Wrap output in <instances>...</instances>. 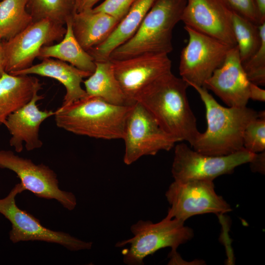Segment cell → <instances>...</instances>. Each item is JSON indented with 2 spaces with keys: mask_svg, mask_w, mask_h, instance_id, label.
Masks as SVG:
<instances>
[{
  "mask_svg": "<svg viewBox=\"0 0 265 265\" xmlns=\"http://www.w3.org/2000/svg\"><path fill=\"white\" fill-rule=\"evenodd\" d=\"M188 86L171 71L142 89L134 101L140 103L166 133L179 142L187 141L191 147L200 132L186 95Z\"/></svg>",
  "mask_w": 265,
  "mask_h": 265,
  "instance_id": "1",
  "label": "cell"
},
{
  "mask_svg": "<svg viewBox=\"0 0 265 265\" xmlns=\"http://www.w3.org/2000/svg\"><path fill=\"white\" fill-rule=\"evenodd\" d=\"M198 92L206 108L207 127L199 132L191 146L202 154L225 156L243 148V135L248 124L259 112L247 107L220 105L204 86L190 84Z\"/></svg>",
  "mask_w": 265,
  "mask_h": 265,
  "instance_id": "2",
  "label": "cell"
},
{
  "mask_svg": "<svg viewBox=\"0 0 265 265\" xmlns=\"http://www.w3.org/2000/svg\"><path fill=\"white\" fill-rule=\"evenodd\" d=\"M131 106H117L86 97L55 111L57 127L75 134L112 140L122 139Z\"/></svg>",
  "mask_w": 265,
  "mask_h": 265,
  "instance_id": "3",
  "label": "cell"
},
{
  "mask_svg": "<svg viewBox=\"0 0 265 265\" xmlns=\"http://www.w3.org/2000/svg\"><path fill=\"white\" fill-rule=\"evenodd\" d=\"M187 0H155L134 35L115 49L108 59L145 53L168 54L173 50V29L181 21Z\"/></svg>",
  "mask_w": 265,
  "mask_h": 265,
  "instance_id": "4",
  "label": "cell"
},
{
  "mask_svg": "<svg viewBox=\"0 0 265 265\" xmlns=\"http://www.w3.org/2000/svg\"><path fill=\"white\" fill-rule=\"evenodd\" d=\"M131 231L132 238L115 244L117 247L130 245L122 252L123 262L128 265H144V258L161 248L170 247L175 252L194 236L193 230L185 222L166 216L157 223L140 220L131 226Z\"/></svg>",
  "mask_w": 265,
  "mask_h": 265,
  "instance_id": "5",
  "label": "cell"
},
{
  "mask_svg": "<svg viewBox=\"0 0 265 265\" xmlns=\"http://www.w3.org/2000/svg\"><path fill=\"white\" fill-rule=\"evenodd\" d=\"M25 191L21 184H17L5 197L0 199V213L11 224L10 240L20 241H42L60 244L71 251L89 250L93 243L77 238L61 231H55L43 226L39 219L20 209L16 205V196Z\"/></svg>",
  "mask_w": 265,
  "mask_h": 265,
  "instance_id": "6",
  "label": "cell"
},
{
  "mask_svg": "<svg viewBox=\"0 0 265 265\" xmlns=\"http://www.w3.org/2000/svg\"><path fill=\"white\" fill-rule=\"evenodd\" d=\"M255 155L244 148L234 153L214 156L207 155L181 143L175 146L171 173L175 181H212L232 173L238 166L249 163Z\"/></svg>",
  "mask_w": 265,
  "mask_h": 265,
  "instance_id": "7",
  "label": "cell"
},
{
  "mask_svg": "<svg viewBox=\"0 0 265 265\" xmlns=\"http://www.w3.org/2000/svg\"><path fill=\"white\" fill-rule=\"evenodd\" d=\"M124 162L130 165L144 156L169 151L178 140L166 133L139 103L133 105L127 118L124 134Z\"/></svg>",
  "mask_w": 265,
  "mask_h": 265,
  "instance_id": "8",
  "label": "cell"
},
{
  "mask_svg": "<svg viewBox=\"0 0 265 265\" xmlns=\"http://www.w3.org/2000/svg\"><path fill=\"white\" fill-rule=\"evenodd\" d=\"M170 205L166 217L185 222L195 215L223 214L232 211L229 204L214 190L212 181H174L165 193Z\"/></svg>",
  "mask_w": 265,
  "mask_h": 265,
  "instance_id": "9",
  "label": "cell"
},
{
  "mask_svg": "<svg viewBox=\"0 0 265 265\" xmlns=\"http://www.w3.org/2000/svg\"><path fill=\"white\" fill-rule=\"evenodd\" d=\"M48 19L32 22L13 37L1 41L5 72L12 74L33 65L41 48L61 41L66 28Z\"/></svg>",
  "mask_w": 265,
  "mask_h": 265,
  "instance_id": "10",
  "label": "cell"
},
{
  "mask_svg": "<svg viewBox=\"0 0 265 265\" xmlns=\"http://www.w3.org/2000/svg\"><path fill=\"white\" fill-rule=\"evenodd\" d=\"M187 45L182 49L179 74L188 84L204 86L205 81L223 63L232 47L187 26Z\"/></svg>",
  "mask_w": 265,
  "mask_h": 265,
  "instance_id": "11",
  "label": "cell"
},
{
  "mask_svg": "<svg viewBox=\"0 0 265 265\" xmlns=\"http://www.w3.org/2000/svg\"><path fill=\"white\" fill-rule=\"evenodd\" d=\"M0 168L14 172L25 190L30 191L37 197L54 199L69 211L75 208V195L60 189L56 174L48 166L43 163L36 164L12 151L0 150Z\"/></svg>",
  "mask_w": 265,
  "mask_h": 265,
  "instance_id": "12",
  "label": "cell"
},
{
  "mask_svg": "<svg viewBox=\"0 0 265 265\" xmlns=\"http://www.w3.org/2000/svg\"><path fill=\"white\" fill-rule=\"evenodd\" d=\"M233 12L224 0H187L181 21L185 26L234 47L237 43Z\"/></svg>",
  "mask_w": 265,
  "mask_h": 265,
  "instance_id": "13",
  "label": "cell"
},
{
  "mask_svg": "<svg viewBox=\"0 0 265 265\" xmlns=\"http://www.w3.org/2000/svg\"><path fill=\"white\" fill-rule=\"evenodd\" d=\"M115 77L133 104L137 94L162 75L171 71L168 54L145 53L120 60L109 59Z\"/></svg>",
  "mask_w": 265,
  "mask_h": 265,
  "instance_id": "14",
  "label": "cell"
},
{
  "mask_svg": "<svg viewBox=\"0 0 265 265\" xmlns=\"http://www.w3.org/2000/svg\"><path fill=\"white\" fill-rule=\"evenodd\" d=\"M250 83L236 45L230 49L222 64L205 81L204 87L228 106L243 107L249 100Z\"/></svg>",
  "mask_w": 265,
  "mask_h": 265,
  "instance_id": "15",
  "label": "cell"
},
{
  "mask_svg": "<svg viewBox=\"0 0 265 265\" xmlns=\"http://www.w3.org/2000/svg\"><path fill=\"white\" fill-rule=\"evenodd\" d=\"M44 98L38 92H35L27 103L9 115L5 121L4 125L11 136L10 145L17 153L23 151L24 144L29 151L43 146L39 135L40 127L46 119L55 114V111L39 108L37 103Z\"/></svg>",
  "mask_w": 265,
  "mask_h": 265,
  "instance_id": "16",
  "label": "cell"
},
{
  "mask_svg": "<svg viewBox=\"0 0 265 265\" xmlns=\"http://www.w3.org/2000/svg\"><path fill=\"white\" fill-rule=\"evenodd\" d=\"M13 75L38 76L54 79L65 87L66 93L61 106H65L87 96L81 84L92 73L81 70L58 59L46 58L31 67L12 74Z\"/></svg>",
  "mask_w": 265,
  "mask_h": 265,
  "instance_id": "17",
  "label": "cell"
},
{
  "mask_svg": "<svg viewBox=\"0 0 265 265\" xmlns=\"http://www.w3.org/2000/svg\"><path fill=\"white\" fill-rule=\"evenodd\" d=\"M155 0H136L109 36L87 52L95 61L108 60L111 53L136 32Z\"/></svg>",
  "mask_w": 265,
  "mask_h": 265,
  "instance_id": "18",
  "label": "cell"
},
{
  "mask_svg": "<svg viewBox=\"0 0 265 265\" xmlns=\"http://www.w3.org/2000/svg\"><path fill=\"white\" fill-rule=\"evenodd\" d=\"M42 84L30 75H13L5 72L0 78V126L9 115L27 103Z\"/></svg>",
  "mask_w": 265,
  "mask_h": 265,
  "instance_id": "19",
  "label": "cell"
},
{
  "mask_svg": "<svg viewBox=\"0 0 265 265\" xmlns=\"http://www.w3.org/2000/svg\"><path fill=\"white\" fill-rule=\"evenodd\" d=\"M119 22L109 15L92 9L75 12L72 18V27L75 38L87 51L103 43Z\"/></svg>",
  "mask_w": 265,
  "mask_h": 265,
  "instance_id": "20",
  "label": "cell"
},
{
  "mask_svg": "<svg viewBox=\"0 0 265 265\" xmlns=\"http://www.w3.org/2000/svg\"><path fill=\"white\" fill-rule=\"evenodd\" d=\"M96 68L83 81L88 96L100 98L117 106H131L132 103L123 92L114 73L109 59L95 61Z\"/></svg>",
  "mask_w": 265,
  "mask_h": 265,
  "instance_id": "21",
  "label": "cell"
},
{
  "mask_svg": "<svg viewBox=\"0 0 265 265\" xmlns=\"http://www.w3.org/2000/svg\"><path fill=\"white\" fill-rule=\"evenodd\" d=\"M72 18L66 22V31L62 40L56 44L43 46L37 57L42 59L54 58L92 73L96 68L95 61L75 38L72 27Z\"/></svg>",
  "mask_w": 265,
  "mask_h": 265,
  "instance_id": "22",
  "label": "cell"
},
{
  "mask_svg": "<svg viewBox=\"0 0 265 265\" xmlns=\"http://www.w3.org/2000/svg\"><path fill=\"white\" fill-rule=\"evenodd\" d=\"M28 0H0V38L8 40L32 22L27 9Z\"/></svg>",
  "mask_w": 265,
  "mask_h": 265,
  "instance_id": "23",
  "label": "cell"
},
{
  "mask_svg": "<svg viewBox=\"0 0 265 265\" xmlns=\"http://www.w3.org/2000/svg\"><path fill=\"white\" fill-rule=\"evenodd\" d=\"M27 9L33 22L48 19L65 25L75 13V0H28Z\"/></svg>",
  "mask_w": 265,
  "mask_h": 265,
  "instance_id": "24",
  "label": "cell"
},
{
  "mask_svg": "<svg viewBox=\"0 0 265 265\" xmlns=\"http://www.w3.org/2000/svg\"><path fill=\"white\" fill-rule=\"evenodd\" d=\"M232 26L239 57L242 63L247 60L260 46L261 37L259 26L234 12Z\"/></svg>",
  "mask_w": 265,
  "mask_h": 265,
  "instance_id": "25",
  "label": "cell"
},
{
  "mask_svg": "<svg viewBox=\"0 0 265 265\" xmlns=\"http://www.w3.org/2000/svg\"><path fill=\"white\" fill-rule=\"evenodd\" d=\"M261 42L258 50L242 63L248 80L258 85L265 84V22L259 26Z\"/></svg>",
  "mask_w": 265,
  "mask_h": 265,
  "instance_id": "26",
  "label": "cell"
},
{
  "mask_svg": "<svg viewBox=\"0 0 265 265\" xmlns=\"http://www.w3.org/2000/svg\"><path fill=\"white\" fill-rule=\"evenodd\" d=\"M243 148L256 154L265 151V113L259 112V116L247 125L243 135Z\"/></svg>",
  "mask_w": 265,
  "mask_h": 265,
  "instance_id": "27",
  "label": "cell"
},
{
  "mask_svg": "<svg viewBox=\"0 0 265 265\" xmlns=\"http://www.w3.org/2000/svg\"><path fill=\"white\" fill-rule=\"evenodd\" d=\"M236 14L259 26L262 22L254 0H224Z\"/></svg>",
  "mask_w": 265,
  "mask_h": 265,
  "instance_id": "28",
  "label": "cell"
},
{
  "mask_svg": "<svg viewBox=\"0 0 265 265\" xmlns=\"http://www.w3.org/2000/svg\"><path fill=\"white\" fill-rule=\"evenodd\" d=\"M136 0H104L95 6L93 10L109 15L119 21L127 13Z\"/></svg>",
  "mask_w": 265,
  "mask_h": 265,
  "instance_id": "29",
  "label": "cell"
},
{
  "mask_svg": "<svg viewBox=\"0 0 265 265\" xmlns=\"http://www.w3.org/2000/svg\"><path fill=\"white\" fill-rule=\"evenodd\" d=\"M251 170L254 172L265 174V151L255 154L250 162Z\"/></svg>",
  "mask_w": 265,
  "mask_h": 265,
  "instance_id": "30",
  "label": "cell"
},
{
  "mask_svg": "<svg viewBox=\"0 0 265 265\" xmlns=\"http://www.w3.org/2000/svg\"><path fill=\"white\" fill-rule=\"evenodd\" d=\"M249 98L254 101L265 102V90L260 88L259 85L250 82Z\"/></svg>",
  "mask_w": 265,
  "mask_h": 265,
  "instance_id": "31",
  "label": "cell"
},
{
  "mask_svg": "<svg viewBox=\"0 0 265 265\" xmlns=\"http://www.w3.org/2000/svg\"><path fill=\"white\" fill-rule=\"evenodd\" d=\"M101 0H75L76 12H80L93 8Z\"/></svg>",
  "mask_w": 265,
  "mask_h": 265,
  "instance_id": "32",
  "label": "cell"
},
{
  "mask_svg": "<svg viewBox=\"0 0 265 265\" xmlns=\"http://www.w3.org/2000/svg\"><path fill=\"white\" fill-rule=\"evenodd\" d=\"M262 22H265V0H254Z\"/></svg>",
  "mask_w": 265,
  "mask_h": 265,
  "instance_id": "33",
  "label": "cell"
},
{
  "mask_svg": "<svg viewBox=\"0 0 265 265\" xmlns=\"http://www.w3.org/2000/svg\"><path fill=\"white\" fill-rule=\"evenodd\" d=\"M1 41L2 40L0 38V78L5 72V64L1 47Z\"/></svg>",
  "mask_w": 265,
  "mask_h": 265,
  "instance_id": "34",
  "label": "cell"
},
{
  "mask_svg": "<svg viewBox=\"0 0 265 265\" xmlns=\"http://www.w3.org/2000/svg\"></svg>",
  "mask_w": 265,
  "mask_h": 265,
  "instance_id": "35",
  "label": "cell"
}]
</instances>
